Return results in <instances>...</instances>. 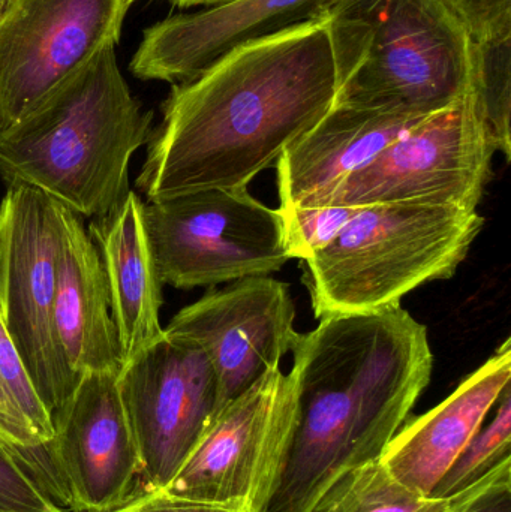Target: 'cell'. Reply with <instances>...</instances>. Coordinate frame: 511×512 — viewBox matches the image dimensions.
<instances>
[{
	"label": "cell",
	"mask_w": 511,
	"mask_h": 512,
	"mask_svg": "<svg viewBox=\"0 0 511 512\" xmlns=\"http://www.w3.org/2000/svg\"><path fill=\"white\" fill-rule=\"evenodd\" d=\"M0 510L3 512H65L42 478L0 441Z\"/></svg>",
	"instance_id": "cell-24"
},
{
	"label": "cell",
	"mask_w": 511,
	"mask_h": 512,
	"mask_svg": "<svg viewBox=\"0 0 511 512\" xmlns=\"http://www.w3.org/2000/svg\"><path fill=\"white\" fill-rule=\"evenodd\" d=\"M474 42L511 33V0H443Z\"/></svg>",
	"instance_id": "cell-25"
},
{
	"label": "cell",
	"mask_w": 511,
	"mask_h": 512,
	"mask_svg": "<svg viewBox=\"0 0 511 512\" xmlns=\"http://www.w3.org/2000/svg\"><path fill=\"white\" fill-rule=\"evenodd\" d=\"M483 225L477 210L416 203L360 207L326 249L303 261L315 316L398 306L419 286L450 279Z\"/></svg>",
	"instance_id": "cell-5"
},
{
	"label": "cell",
	"mask_w": 511,
	"mask_h": 512,
	"mask_svg": "<svg viewBox=\"0 0 511 512\" xmlns=\"http://www.w3.org/2000/svg\"><path fill=\"white\" fill-rule=\"evenodd\" d=\"M488 426L468 442L429 498L450 499L476 486L486 475L511 460V385L504 388Z\"/></svg>",
	"instance_id": "cell-20"
},
{
	"label": "cell",
	"mask_w": 511,
	"mask_h": 512,
	"mask_svg": "<svg viewBox=\"0 0 511 512\" xmlns=\"http://www.w3.org/2000/svg\"><path fill=\"white\" fill-rule=\"evenodd\" d=\"M425 117L333 105L276 161L279 207L323 206L345 177L368 165Z\"/></svg>",
	"instance_id": "cell-15"
},
{
	"label": "cell",
	"mask_w": 511,
	"mask_h": 512,
	"mask_svg": "<svg viewBox=\"0 0 511 512\" xmlns=\"http://www.w3.org/2000/svg\"><path fill=\"white\" fill-rule=\"evenodd\" d=\"M0 390L24 418L41 445L50 444L54 436L53 417L39 399L20 354L6 333L0 319Z\"/></svg>",
	"instance_id": "cell-23"
},
{
	"label": "cell",
	"mask_w": 511,
	"mask_h": 512,
	"mask_svg": "<svg viewBox=\"0 0 511 512\" xmlns=\"http://www.w3.org/2000/svg\"><path fill=\"white\" fill-rule=\"evenodd\" d=\"M338 95L326 18L249 42L173 84L135 188L146 201L248 188Z\"/></svg>",
	"instance_id": "cell-1"
},
{
	"label": "cell",
	"mask_w": 511,
	"mask_h": 512,
	"mask_svg": "<svg viewBox=\"0 0 511 512\" xmlns=\"http://www.w3.org/2000/svg\"><path fill=\"white\" fill-rule=\"evenodd\" d=\"M333 2L234 0L173 15L144 30L129 71L144 81L185 83L242 45L323 17Z\"/></svg>",
	"instance_id": "cell-14"
},
{
	"label": "cell",
	"mask_w": 511,
	"mask_h": 512,
	"mask_svg": "<svg viewBox=\"0 0 511 512\" xmlns=\"http://www.w3.org/2000/svg\"><path fill=\"white\" fill-rule=\"evenodd\" d=\"M461 512H511V466Z\"/></svg>",
	"instance_id": "cell-28"
},
{
	"label": "cell",
	"mask_w": 511,
	"mask_h": 512,
	"mask_svg": "<svg viewBox=\"0 0 511 512\" xmlns=\"http://www.w3.org/2000/svg\"><path fill=\"white\" fill-rule=\"evenodd\" d=\"M137 0H11L0 15V132L104 48Z\"/></svg>",
	"instance_id": "cell-11"
},
{
	"label": "cell",
	"mask_w": 511,
	"mask_h": 512,
	"mask_svg": "<svg viewBox=\"0 0 511 512\" xmlns=\"http://www.w3.org/2000/svg\"><path fill=\"white\" fill-rule=\"evenodd\" d=\"M335 105L431 116L471 84L473 39L443 0H335Z\"/></svg>",
	"instance_id": "cell-4"
},
{
	"label": "cell",
	"mask_w": 511,
	"mask_h": 512,
	"mask_svg": "<svg viewBox=\"0 0 511 512\" xmlns=\"http://www.w3.org/2000/svg\"><path fill=\"white\" fill-rule=\"evenodd\" d=\"M474 86L497 152L511 156V33L471 47Z\"/></svg>",
	"instance_id": "cell-21"
},
{
	"label": "cell",
	"mask_w": 511,
	"mask_h": 512,
	"mask_svg": "<svg viewBox=\"0 0 511 512\" xmlns=\"http://www.w3.org/2000/svg\"><path fill=\"white\" fill-rule=\"evenodd\" d=\"M0 512H3L2 510H0Z\"/></svg>",
	"instance_id": "cell-32"
},
{
	"label": "cell",
	"mask_w": 511,
	"mask_h": 512,
	"mask_svg": "<svg viewBox=\"0 0 511 512\" xmlns=\"http://www.w3.org/2000/svg\"><path fill=\"white\" fill-rule=\"evenodd\" d=\"M152 123L116 50L104 48L0 132V177L81 218L108 215L131 191L129 164L149 143Z\"/></svg>",
	"instance_id": "cell-3"
},
{
	"label": "cell",
	"mask_w": 511,
	"mask_h": 512,
	"mask_svg": "<svg viewBox=\"0 0 511 512\" xmlns=\"http://www.w3.org/2000/svg\"><path fill=\"white\" fill-rule=\"evenodd\" d=\"M495 152L473 77L455 104L420 120L345 177L321 207L416 203L477 210Z\"/></svg>",
	"instance_id": "cell-7"
},
{
	"label": "cell",
	"mask_w": 511,
	"mask_h": 512,
	"mask_svg": "<svg viewBox=\"0 0 511 512\" xmlns=\"http://www.w3.org/2000/svg\"><path fill=\"white\" fill-rule=\"evenodd\" d=\"M117 388L140 457L138 487L161 492L222 411L204 349L164 336L123 364Z\"/></svg>",
	"instance_id": "cell-10"
},
{
	"label": "cell",
	"mask_w": 511,
	"mask_h": 512,
	"mask_svg": "<svg viewBox=\"0 0 511 512\" xmlns=\"http://www.w3.org/2000/svg\"><path fill=\"white\" fill-rule=\"evenodd\" d=\"M290 291L270 276L246 277L183 307L167 336L198 343L210 358L222 409L293 351L297 333Z\"/></svg>",
	"instance_id": "cell-12"
},
{
	"label": "cell",
	"mask_w": 511,
	"mask_h": 512,
	"mask_svg": "<svg viewBox=\"0 0 511 512\" xmlns=\"http://www.w3.org/2000/svg\"><path fill=\"white\" fill-rule=\"evenodd\" d=\"M144 227L159 280L176 289L270 276L291 259L281 213L248 188L146 201Z\"/></svg>",
	"instance_id": "cell-6"
},
{
	"label": "cell",
	"mask_w": 511,
	"mask_h": 512,
	"mask_svg": "<svg viewBox=\"0 0 511 512\" xmlns=\"http://www.w3.org/2000/svg\"><path fill=\"white\" fill-rule=\"evenodd\" d=\"M101 255L122 366L164 336L162 283L144 227V201L129 191L122 203L90 221Z\"/></svg>",
	"instance_id": "cell-18"
},
{
	"label": "cell",
	"mask_w": 511,
	"mask_h": 512,
	"mask_svg": "<svg viewBox=\"0 0 511 512\" xmlns=\"http://www.w3.org/2000/svg\"><path fill=\"white\" fill-rule=\"evenodd\" d=\"M291 352L296 421L261 512H314L339 478L380 459L434 367L428 328L401 304L323 316Z\"/></svg>",
	"instance_id": "cell-2"
},
{
	"label": "cell",
	"mask_w": 511,
	"mask_h": 512,
	"mask_svg": "<svg viewBox=\"0 0 511 512\" xmlns=\"http://www.w3.org/2000/svg\"><path fill=\"white\" fill-rule=\"evenodd\" d=\"M511 382V342L507 339L440 405L405 421L380 460L407 489L431 496L447 469L482 429Z\"/></svg>",
	"instance_id": "cell-16"
},
{
	"label": "cell",
	"mask_w": 511,
	"mask_h": 512,
	"mask_svg": "<svg viewBox=\"0 0 511 512\" xmlns=\"http://www.w3.org/2000/svg\"><path fill=\"white\" fill-rule=\"evenodd\" d=\"M0 441L21 454L24 459L36 456L45 445H41L24 418L11 405L8 397L0 390Z\"/></svg>",
	"instance_id": "cell-26"
},
{
	"label": "cell",
	"mask_w": 511,
	"mask_h": 512,
	"mask_svg": "<svg viewBox=\"0 0 511 512\" xmlns=\"http://www.w3.org/2000/svg\"><path fill=\"white\" fill-rule=\"evenodd\" d=\"M297 411L293 375L264 373L231 400L173 480L168 498L261 512L287 453Z\"/></svg>",
	"instance_id": "cell-9"
},
{
	"label": "cell",
	"mask_w": 511,
	"mask_h": 512,
	"mask_svg": "<svg viewBox=\"0 0 511 512\" xmlns=\"http://www.w3.org/2000/svg\"><path fill=\"white\" fill-rule=\"evenodd\" d=\"M9 3H11V0H0V15L8 8Z\"/></svg>",
	"instance_id": "cell-31"
},
{
	"label": "cell",
	"mask_w": 511,
	"mask_h": 512,
	"mask_svg": "<svg viewBox=\"0 0 511 512\" xmlns=\"http://www.w3.org/2000/svg\"><path fill=\"white\" fill-rule=\"evenodd\" d=\"M60 206L35 189L0 203V319L39 399L53 417L77 387L54 325Z\"/></svg>",
	"instance_id": "cell-8"
},
{
	"label": "cell",
	"mask_w": 511,
	"mask_h": 512,
	"mask_svg": "<svg viewBox=\"0 0 511 512\" xmlns=\"http://www.w3.org/2000/svg\"><path fill=\"white\" fill-rule=\"evenodd\" d=\"M54 325L75 375L120 372L122 360L101 255L81 216L63 206Z\"/></svg>",
	"instance_id": "cell-17"
},
{
	"label": "cell",
	"mask_w": 511,
	"mask_h": 512,
	"mask_svg": "<svg viewBox=\"0 0 511 512\" xmlns=\"http://www.w3.org/2000/svg\"><path fill=\"white\" fill-rule=\"evenodd\" d=\"M278 210L291 259L306 261L326 249L357 215L360 207H279Z\"/></svg>",
	"instance_id": "cell-22"
},
{
	"label": "cell",
	"mask_w": 511,
	"mask_h": 512,
	"mask_svg": "<svg viewBox=\"0 0 511 512\" xmlns=\"http://www.w3.org/2000/svg\"><path fill=\"white\" fill-rule=\"evenodd\" d=\"M171 2L176 3L180 8H194V6L212 8V6L225 5V3L234 2V0H171Z\"/></svg>",
	"instance_id": "cell-29"
},
{
	"label": "cell",
	"mask_w": 511,
	"mask_h": 512,
	"mask_svg": "<svg viewBox=\"0 0 511 512\" xmlns=\"http://www.w3.org/2000/svg\"><path fill=\"white\" fill-rule=\"evenodd\" d=\"M141 489L137 486V490L132 493L131 498L126 499L122 504L117 507L108 508V510L102 511H86V512H132L134 511L135 505H137L138 498H140Z\"/></svg>",
	"instance_id": "cell-30"
},
{
	"label": "cell",
	"mask_w": 511,
	"mask_h": 512,
	"mask_svg": "<svg viewBox=\"0 0 511 512\" xmlns=\"http://www.w3.org/2000/svg\"><path fill=\"white\" fill-rule=\"evenodd\" d=\"M47 444L62 505L102 511L131 498L140 457L117 388V373H86L53 414Z\"/></svg>",
	"instance_id": "cell-13"
},
{
	"label": "cell",
	"mask_w": 511,
	"mask_h": 512,
	"mask_svg": "<svg viewBox=\"0 0 511 512\" xmlns=\"http://www.w3.org/2000/svg\"><path fill=\"white\" fill-rule=\"evenodd\" d=\"M510 466L503 463L461 495L434 499L402 486L378 459L339 478L314 512H461Z\"/></svg>",
	"instance_id": "cell-19"
},
{
	"label": "cell",
	"mask_w": 511,
	"mask_h": 512,
	"mask_svg": "<svg viewBox=\"0 0 511 512\" xmlns=\"http://www.w3.org/2000/svg\"><path fill=\"white\" fill-rule=\"evenodd\" d=\"M132 512H248L242 508L224 505L204 504L186 499L168 498L159 492L147 493L141 490L140 498Z\"/></svg>",
	"instance_id": "cell-27"
}]
</instances>
